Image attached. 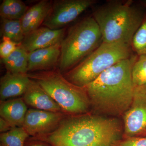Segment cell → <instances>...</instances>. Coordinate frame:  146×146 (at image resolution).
<instances>
[{
	"label": "cell",
	"mask_w": 146,
	"mask_h": 146,
	"mask_svg": "<svg viewBox=\"0 0 146 146\" xmlns=\"http://www.w3.org/2000/svg\"><path fill=\"white\" fill-rule=\"evenodd\" d=\"M137 58L133 55L121 60L84 86L91 105L96 110L103 114L118 116L129 109L135 88L132 67Z\"/></svg>",
	"instance_id": "cell-1"
},
{
	"label": "cell",
	"mask_w": 146,
	"mask_h": 146,
	"mask_svg": "<svg viewBox=\"0 0 146 146\" xmlns=\"http://www.w3.org/2000/svg\"><path fill=\"white\" fill-rule=\"evenodd\" d=\"M121 132L117 120L87 115L63 119L54 131L38 138L51 146H115Z\"/></svg>",
	"instance_id": "cell-2"
},
{
	"label": "cell",
	"mask_w": 146,
	"mask_h": 146,
	"mask_svg": "<svg viewBox=\"0 0 146 146\" xmlns=\"http://www.w3.org/2000/svg\"><path fill=\"white\" fill-rule=\"evenodd\" d=\"M143 7L132 1H110L95 8L92 16L99 27L103 42L131 45L145 14Z\"/></svg>",
	"instance_id": "cell-3"
},
{
	"label": "cell",
	"mask_w": 146,
	"mask_h": 146,
	"mask_svg": "<svg viewBox=\"0 0 146 146\" xmlns=\"http://www.w3.org/2000/svg\"><path fill=\"white\" fill-rule=\"evenodd\" d=\"M103 42L98 25L87 16L70 27L60 43L58 70L65 73L75 67Z\"/></svg>",
	"instance_id": "cell-4"
},
{
	"label": "cell",
	"mask_w": 146,
	"mask_h": 146,
	"mask_svg": "<svg viewBox=\"0 0 146 146\" xmlns=\"http://www.w3.org/2000/svg\"><path fill=\"white\" fill-rule=\"evenodd\" d=\"M132 51L129 44L102 42L81 62L65 73L64 77L73 84L84 87L116 63L131 57Z\"/></svg>",
	"instance_id": "cell-5"
},
{
	"label": "cell",
	"mask_w": 146,
	"mask_h": 146,
	"mask_svg": "<svg viewBox=\"0 0 146 146\" xmlns=\"http://www.w3.org/2000/svg\"><path fill=\"white\" fill-rule=\"evenodd\" d=\"M27 75L39 84L64 112L79 114L89 110L91 103L84 88L68 81L59 70L39 71Z\"/></svg>",
	"instance_id": "cell-6"
},
{
	"label": "cell",
	"mask_w": 146,
	"mask_h": 146,
	"mask_svg": "<svg viewBox=\"0 0 146 146\" xmlns=\"http://www.w3.org/2000/svg\"><path fill=\"white\" fill-rule=\"evenodd\" d=\"M97 2L96 0H54L42 25L53 30L64 28Z\"/></svg>",
	"instance_id": "cell-7"
},
{
	"label": "cell",
	"mask_w": 146,
	"mask_h": 146,
	"mask_svg": "<svg viewBox=\"0 0 146 146\" xmlns=\"http://www.w3.org/2000/svg\"><path fill=\"white\" fill-rule=\"evenodd\" d=\"M125 137L146 136V93L135 87L130 107L123 114Z\"/></svg>",
	"instance_id": "cell-8"
},
{
	"label": "cell",
	"mask_w": 146,
	"mask_h": 146,
	"mask_svg": "<svg viewBox=\"0 0 146 146\" xmlns=\"http://www.w3.org/2000/svg\"><path fill=\"white\" fill-rule=\"evenodd\" d=\"M63 117L60 112L30 109L27 112L23 127L29 135L38 138L54 131Z\"/></svg>",
	"instance_id": "cell-9"
},
{
	"label": "cell",
	"mask_w": 146,
	"mask_h": 146,
	"mask_svg": "<svg viewBox=\"0 0 146 146\" xmlns=\"http://www.w3.org/2000/svg\"><path fill=\"white\" fill-rule=\"evenodd\" d=\"M66 32V28L51 29L43 27L27 35L19 45L28 53L60 44Z\"/></svg>",
	"instance_id": "cell-10"
},
{
	"label": "cell",
	"mask_w": 146,
	"mask_h": 146,
	"mask_svg": "<svg viewBox=\"0 0 146 146\" xmlns=\"http://www.w3.org/2000/svg\"><path fill=\"white\" fill-rule=\"evenodd\" d=\"M60 54V44L29 52L28 73L56 69Z\"/></svg>",
	"instance_id": "cell-11"
},
{
	"label": "cell",
	"mask_w": 146,
	"mask_h": 146,
	"mask_svg": "<svg viewBox=\"0 0 146 146\" xmlns=\"http://www.w3.org/2000/svg\"><path fill=\"white\" fill-rule=\"evenodd\" d=\"M23 99L27 104L35 109L56 112L62 110L52 98L33 80L31 79Z\"/></svg>",
	"instance_id": "cell-12"
},
{
	"label": "cell",
	"mask_w": 146,
	"mask_h": 146,
	"mask_svg": "<svg viewBox=\"0 0 146 146\" xmlns=\"http://www.w3.org/2000/svg\"><path fill=\"white\" fill-rule=\"evenodd\" d=\"M31 80L27 74L7 72L0 82L1 101L24 95Z\"/></svg>",
	"instance_id": "cell-13"
},
{
	"label": "cell",
	"mask_w": 146,
	"mask_h": 146,
	"mask_svg": "<svg viewBox=\"0 0 146 146\" xmlns=\"http://www.w3.org/2000/svg\"><path fill=\"white\" fill-rule=\"evenodd\" d=\"M52 1L42 0L30 7L21 20L25 36L40 27L48 15Z\"/></svg>",
	"instance_id": "cell-14"
},
{
	"label": "cell",
	"mask_w": 146,
	"mask_h": 146,
	"mask_svg": "<svg viewBox=\"0 0 146 146\" xmlns=\"http://www.w3.org/2000/svg\"><path fill=\"white\" fill-rule=\"evenodd\" d=\"M27 111L26 104L21 98L1 101V117L14 127H23Z\"/></svg>",
	"instance_id": "cell-15"
},
{
	"label": "cell",
	"mask_w": 146,
	"mask_h": 146,
	"mask_svg": "<svg viewBox=\"0 0 146 146\" xmlns=\"http://www.w3.org/2000/svg\"><path fill=\"white\" fill-rule=\"evenodd\" d=\"M28 53L18 46L8 57L1 59L7 72L13 73L27 74Z\"/></svg>",
	"instance_id": "cell-16"
},
{
	"label": "cell",
	"mask_w": 146,
	"mask_h": 146,
	"mask_svg": "<svg viewBox=\"0 0 146 146\" xmlns=\"http://www.w3.org/2000/svg\"><path fill=\"white\" fill-rule=\"evenodd\" d=\"M29 7L21 0H3L0 5L1 18L21 20Z\"/></svg>",
	"instance_id": "cell-17"
},
{
	"label": "cell",
	"mask_w": 146,
	"mask_h": 146,
	"mask_svg": "<svg viewBox=\"0 0 146 146\" xmlns=\"http://www.w3.org/2000/svg\"><path fill=\"white\" fill-rule=\"evenodd\" d=\"M0 33L1 37H8L19 46L25 36L20 20L1 18Z\"/></svg>",
	"instance_id": "cell-18"
},
{
	"label": "cell",
	"mask_w": 146,
	"mask_h": 146,
	"mask_svg": "<svg viewBox=\"0 0 146 146\" xmlns=\"http://www.w3.org/2000/svg\"><path fill=\"white\" fill-rule=\"evenodd\" d=\"M29 136L23 127H13L7 132L1 133L0 146H25Z\"/></svg>",
	"instance_id": "cell-19"
},
{
	"label": "cell",
	"mask_w": 146,
	"mask_h": 146,
	"mask_svg": "<svg viewBox=\"0 0 146 146\" xmlns=\"http://www.w3.org/2000/svg\"><path fill=\"white\" fill-rule=\"evenodd\" d=\"M131 46L132 51L138 56L146 54V13L132 38Z\"/></svg>",
	"instance_id": "cell-20"
},
{
	"label": "cell",
	"mask_w": 146,
	"mask_h": 146,
	"mask_svg": "<svg viewBox=\"0 0 146 146\" xmlns=\"http://www.w3.org/2000/svg\"><path fill=\"white\" fill-rule=\"evenodd\" d=\"M132 77L135 87L146 85V54L138 56L133 64Z\"/></svg>",
	"instance_id": "cell-21"
},
{
	"label": "cell",
	"mask_w": 146,
	"mask_h": 146,
	"mask_svg": "<svg viewBox=\"0 0 146 146\" xmlns=\"http://www.w3.org/2000/svg\"><path fill=\"white\" fill-rule=\"evenodd\" d=\"M18 46L19 45L11 41L8 37H3L1 43L0 44L1 59H4L9 56L15 50Z\"/></svg>",
	"instance_id": "cell-22"
},
{
	"label": "cell",
	"mask_w": 146,
	"mask_h": 146,
	"mask_svg": "<svg viewBox=\"0 0 146 146\" xmlns=\"http://www.w3.org/2000/svg\"><path fill=\"white\" fill-rule=\"evenodd\" d=\"M115 146H146V136L125 137L118 141Z\"/></svg>",
	"instance_id": "cell-23"
},
{
	"label": "cell",
	"mask_w": 146,
	"mask_h": 146,
	"mask_svg": "<svg viewBox=\"0 0 146 146\" xmlns=\"http://www.w3.org/2000/svg\"><path fill=\"white\" fill-rule=\"evenodd\" d=\"M13 127H14L11 125L7 121L3 118H0V131L1 133L7 132Z\"/></svg>",
	"instance_id": "cell-24"
},
{
	"label": "cell",
	"mask_w": 146,
	"mask_h": 146,
	"mask_svg": "<svg viewBox=\"0 0 146 146\" xmlns=\"http://www.w3.org/2000/svg\"><path fill=\"white\" fill-rule=\"evenodd\" d=\"M26 146H46L39 142H33L27 144Z\"/></svg>",
	"instance_id": "cell-25"
},
{
	"label": "cell",
	"mask_w": 146,
	"mask_h": 146,
	"mask_svg": "<svg viewBox=\"0 0 146 146\" xmlns=\"http://www.w3.org/2000/svg\"><path fill=\"white\" fill-rule=\"evenodd\" d=\"M141 3V5L143 7H145L146 8V0H144V1H141L140 2Z\"/></svg>",
	"instance_id": "cell-26"
},
{
	"label": "cell",
	"mask_w": 146,
	"mask_h": 146,
	"mask_svg": "<svg viewBox=\"0 0 146 146\" xmlns=\"http://www.w3.org/2000/svg\"><path fill=\"white\" fill-rule=\"evenodd\" d=\"M141 87H142L143 88L144 90H145V91L146 93V86H141Z\"/></svg>",
	"instance_id": "cell-27"
}]
</instances>
